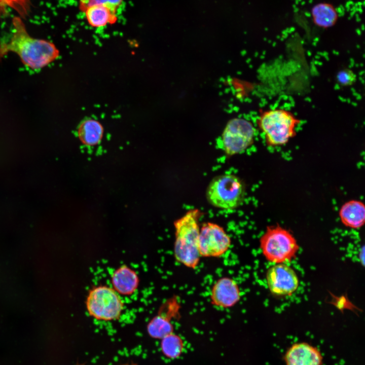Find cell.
I'll return each mask as SVG.
<instances>
[{"instance_id": "18", "label": "cell", "mask_w": 365, "mask_h": 365, "mask_svg": "<svg viewBox=\"0 0 365 365\" xmlns=\"http://www.w3.org/2000/svg\"><path fill=\"white\" fill-rule=\"evenodd\" d=\"M161 340V350L166 357L173 359L180 356L184 347V341L180 336L172 333Z\"/></svg>"}, {"instance_id": "2", "label": "cell", "mask_w": 365, "mask_h": 365, "mask_svg": "<svg viewBox=\"0 0 365 365\" xmlns=\"http://www.w3.org/2000/svg\"><path fill=\"white\" fill-rule=\"evenodd\" d=\"M201 215L199 209H192L174 222V257L179 263L193 269L198 266L201 258L198 248V221Z\"/></svg>"}, {"instance_id": "9", "label": "cell", "mask_w": 365, "mask_h": 365, "mask_svg": "<svg viewBox=\"0 0 365 365\" xmlns=\"http://www.w3.org/2000/svg\"><path fill=\"white\" fill-rule=\"evenodd\" d=\"M266 279L270 293L274 296H290L298 289L300 281L294 269L285 263L274 264L267 271Z\"/></svg>"}, {"instance_id": "1", "label": "cell", "mask_w": 365, "mask_h": 365, "mask_svg": "<svg viewBox=\"0 0 365 365\" xmlns=\"http://www.w3.org/2000/svg\"><path fill=\"white\" fill-rule=\"evenodd\" d=\"M12 24V33L9 40L0 43V59L12 52L19 56L24 64L38 69L58 57L59 52L55 45L50 41L30 35L20 18L14 17Z\"/></svg>"}, {"instance_id": "15", "label": "cell", "mask_w": 365, "mask_h": 365, "mask_svg": "<svg viewBox=\"0 0 365 365\" xmlns=\"http://www.w3.org/2000/svg\"><path fill=\"white\" fill-rule=\"evenodd\" d=\"M84 12L88 23L94 27L113 24L117 21V11L104 5L91 6Z\"/></svg>"}, {"instance_id": "23", "label": "cell", "mask_w": 365, "mask_h": 365, "mask_svg": "<svg viewBox=\"0 0 365 365\" xmlns=\"http://www.w3.org/2000/svg\"><path fill=\"white\" fill-rule=\"evenodd\" d=\"M121 365H137V364H135L133 363H126L122 364Z\"/></svg>"}, {"instance_id": "17", "label": "cell", "mask_w": 365, "mask_h": 365, "mask_svg": "<svg viewBox=\"0 0 365 365\" xmlns=\"http://www.w3.org/2000/svg\"><path fill=\"white\" fill-rule=\"evenodd\" d=\"M147 331L149 335L154 339H162L173 333V326L170 320L163 315L153 317L148 323Z\"/></svg>"}, {"instance_id": "16", "label": "cell", "mask_w": 365, "mask_h": 365, "mask_svg": "<svg viewBox=\"0 0 365 365\" xmlns=\"http://www.w3.org/2000/svg\"><path fill=\"white\" fill-rule=\"evenodd\" d=\"M311 15L314 23L322 28H328L334 26L338 19V12L331 4L321 3L315 5L311 10Z\"/></svg>"}, {"instance_id": "8", "label": "cell", "mask_w": 365, "mask_h": 365, "mask_svg": "<svg viewBox=\"0 0 365 365\" xmlns=\"http://www.w3.org/2000/svg\"><path fill=\"white\" fill-rule=\"evenodd\" d=\"M231 239L218 224L207 222L200 228L198 248L201 257L220 258L229 249Z\"/></svg>"}, {"instance_id": "22", "label": "cell", "mask_w": 365, "mask_h": 365, "mask_svg": "<svg viewBox=\"0 0 365 365\" xmlns=\"http://www.w3.org/2000/svg\"><path fill=\"white\" fill-rule=\"evenodd\" d=\"M359 260L360 261V263L363 266L364 265V247H362L360 248L359 252L358 254Z\"/></svg>"}, {"instance_id": "13", "label": "cell", "mask_w": 365, "mask_h": 365, "mask_svg": "<svg viewBox=\"0 0 365 365\" xmlns=\"http://www.w3.org/2000/svg\"><path fill=\"white\" fill-rule=\"evenodd\" d=\"M342 224L346 227L358 229L365 222V206L358 200H350L344 203L339 211Z\"/></svg>"}, {"instance_id": "7", "label": "cell", "mask_w": 365, "mask_h": 365, "mask_svg": "<svg viewBox=\"0 0 365 365\" xmlns=\"http://www.w3.org/2000/svg\"><path fill=\"white\" fill-rule=\"evenodd\" d=\"M255 131L251 122L243 118H234L228 122L222 134V143L229 156L242 153L254 141Z\"/></svg>"}, {"instance_id": "14", "label": "cell", "mask_w": 365, "mask_h": 365, "mask_svg": "<svg viewBox=\"0 0 365 365\" xmlns=\"http://www.w3.org/2000/svg\"><path fill=\"white\" fill-rule=\"evenodd\" d=\"M77 134L84 145L95 146L100 143L102 138L103 128L98 121L91 118H85L78 125Z\"/></svg>"}, {"instance_id": "12", "label": "cell", "mask_w": 365, "mask_h": 365, "mask_svg": "<svg viewBox=\"0 0 365 365\" xmlns=\"http://www.w3.org/2000/svg\"><path fill=\"white\" fill-rule=\"evenodd\" d=\"M111 281L113 289L120 295L129 296L137 290L139 280L134 270L124 265L113 272Z\"/></svg>"}, {"instance_id": "5", "label": "cell", "mask_w": 365, "mask_h": 365, "mask_svg": "<svg viewBox=\"0 0 365 365\" xmlns=\"http://www.w3.org/2000/svg\"><path fill=\"white\" fill-rule=\"evenodd\" d=\"M245 187L241 180L233 174H225L214 178L208 185L206 197L214 207L222 209H233L243 202Z\"/></svg>"}, {"instance_id": "3", "label": "cell", "mask_w": 365, "mask_h": 365, "mask_svg": "<svg viewBox=\"0 0 365 365\" xmlns=\"http://www.w3.org/2000/svg\"><path fill=\"white\" fill-rule=\"evenodd\" d=\"M301 123L292 112L280 107L262 111L257 119L258 127L269 147H278L287 143L297 134Z\"/></svg>"}, {"instance_id": "6", "label": "cell", "mask_w": 365, "mask_h": 365, "mask_svg": "<svg viewBox=\"0 0 365 365\" xmlns=\"http://www.w3.org/2000/svg\"><path fill=\"white\" fill-rule=\"evenodd\" d=\"M86 306L90 316L98 320L110 321L120 318L124 309V303L115 289L100 285L90 290Z\"/></svg>"}, {"instance_id": "19", "label": "cell", "mask_w": 365, "mask_h": 365, "mask_svg": "<svg viewBox=\"0 0 365 365\" xmlns=\"http://www.w3.org/2000/svg\"><path fill=\"white\" fill-rule=\"evenodd\" d=\"M123 0H80L79 8L84 12L88 7L95 5H102L107 6L117 11L122 3Z\"/></svg>"}, {"instance_id": "11", "label": "cell", "mask_w": 365, "mask_h": 365, "mask_svg": "<svg viewBox=\"0 0 365 365\" xmlns=\"http://www.w3.org/2000/svg\"><path fill=\"white\" fill-rule=\"evenodd\" d=\"M285 365H323V356L316 347L305 342L293 344L284 355Z\"/></svg>"}, {"instance_id": "10", "label": "cell", "mask_w": 365, "mask_h": 365, "mask_svg": "<svg viewBox=\"0 0 365 365\" xmlns=\"http://www.w3.org/2000/svg\"><path fill=\"white\" fill-rule=\"evenodd\" d=\"M241 291L233 279L224 277L217 279L210 290V302L215 307L229 308L235 306L241 299Z\"/></svg>"}, {"instance_id": "20", "label": "cell", "mask_w": 365, "mask_h": 365, "mask_svg": "<svg viewBox=\"0 0 365 365\" xmlns=\"http://www.w3.org/2000/svg\"><path fill=\"white\" fill-rule=\"evenodd\" d=\"M336 81L341 86H349L352 85L356 82V76L351 69L344 68L337 72Z\"/></svg>"}, {"instance_id": "21", "label": "cell", "mask_w": 365, "mask_h": 365, "mask_svg": "<svg viewBox=\"0 0 365 365\" xmlns=\"http://www.w3.org/2000/svg\"><path fill=\"white\" fill-rule=\"evenodd\" d=\"M334 299L332 300L331 303L334 305L338 309L342 310L344 309H356V307L354 306L346 297L342 296L340 297H336L333 296Z\"/></svg>"}, {"instance_id": "4", "label": "cell", "mask_w": 365, "mask_h": 365, "mask_svg": "<svg viewBox=\"0 0 365 365\" xmlns=\"http://www.w3.org/2000/svg\"><path fill=\"white\" fill-rule=\"evenodd\" d=\"M260 247L265 259L274 264L290 262L299 249L293 234L278 224L267 227L260 238Z\"/></svg>"}]
</instances>
